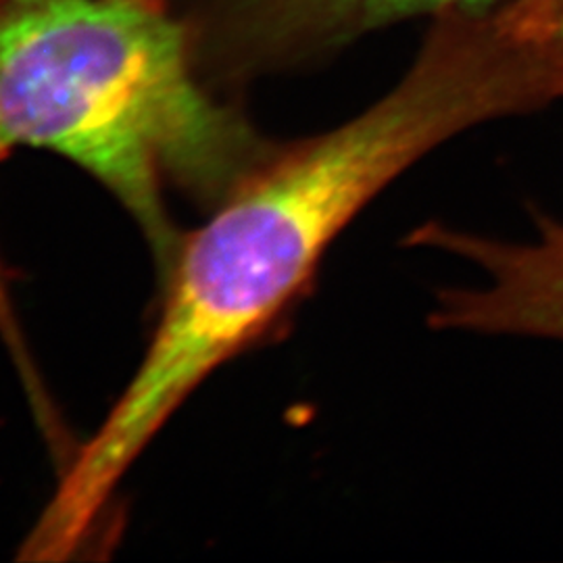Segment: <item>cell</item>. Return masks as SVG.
I'll return each instance as SVG.
<instances>
[{
	"instance_id": "2",
	"label": "cell",
	"mask_w": 563,
	"mask_h": 563,
	"mask_svg": "<svg viewBox=\"0 0 563 563\" xmlns=\"http://www.w3.org/2000/svg\"><path fill=\"white\" fill-rule=\"evenodd\" d=\"M15 148L101 181L165 262L163 181L218 205L276 146L202 76L165 0H0V157Z\"/></svg>"
},
{
	"instance_id": "3",
	"label": "cell",
	"mask_w": 563,
	"mask_h": 563,
	"mask_svg": "<svg viewBox=\"0 0 563 563\" xmlns=\"http://www.w3.org/2000/svg\"><path fill=\"white\" fill-rule=\"evenodd\" d=\"M188 32L199 69L222 88L334 55L395 21L478 11L504 0H165Z\"/></svg>"
},
{
	"instance_id": "1",
	"label": "cell",
	"mask_w": 563,
	"mask_h": 563,
	"mask_svg": "<svg viewBox=\"0 0 563 563\" xmlns=\"http://www.w3.org/2000/svg\"><path fill=\"white\" fill-rule=\"evenodd\" d=\"M495 113L462 48L428 42L386 97L341 128L276 146L178 244L162 318L120 399L63 476L65 522H97L128 467L186 397L280 316L323 251L428 151Z\"/></svg>"
}]
</instances>
